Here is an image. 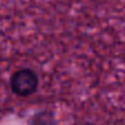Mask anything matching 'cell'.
I'll return each mask as SVG.
<instances>
[{
	"instance_id": "obj_1",
	"label": "cell",
	"mask_w": 125,
	"mask_h": 125,
	"mask_svg": "<svg viewBox=\"0 0 125 125\" xmlns=\"http://www.w3.org/2000/svg\"><path fill=\"white\" fill-rule=\"evenodd\" d=\"M10 89L20 98H28L37 91L40 79L36 71L32 68H19L10 77Z\"/></svg>"
},
{
	"instance_id": "obj_2",
	"label": "cell",
	"mask_w": 125,
	"mask_h": 125,
	"mask_svg": "<svg viewBox=\"0 0 125 125\" xmlns=\"http://www.w3.org/2000/svg\"><path fill=\"white\" fill-rule=\"evenodd\" d=\"M29 125H57V121L53 111L41 110L31 116Z\"/></svg>"
},
{
	"instance_id": "obj_3",
	"label": "cell",
	"mask_w": 125,
	"mask_h": 125,
	"mask_svg": "<svg viewBox=\"0 0 125 125\" xmlns=\"http://www.w3.org/2000/svg\"><path fill=\"white\" fill-rule=\"evenodd\" d=\"M81 125H95V124L94 123H91V122H86V123H83Z\"/></svg>"
}]
</instances>
